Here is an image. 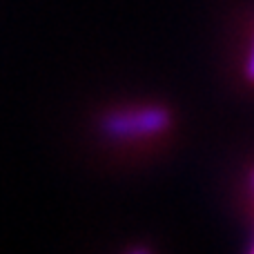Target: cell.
<instances>
[{"label":"cell","instance_id":"obj_1","mask_svg":"<svg viewBox=\"0 0 254 254\" xmlns=\"http://www.w3.org/2000/svg\"><path fill=\"white\" fill-rule=\"evenodd\" d=\"M172 114L163 105H143L131 110L110 112L101 119V134L110 140H140L167 131Z\"/></svg>","mask_w":254,"mask_h":254},{"label":"cell","instance_id":"obj_2","mask_svg":"<svg viewBox=\"0 0 254 254\" xmlns=\"http://www.w3.org/2000/svg\"><path fill=\"white\" fill-rule=\"evenodd\" d=\"M246 76L250 83H254V43L250 47V54H248V63H246Z\"/></svg>","mask_w":254,"mask_h":254},{"label":"cell","instance_id":"obj_3","mask_svg":"<svg viewBox=\"0 0 254 254\" xmlns=\"http://www.w3.org/2000/svg\"><path fill=\"white\" fill-rule=\"evenodd\" d=\"M252 188H254V172H252Z\"/></svg>","mask_w":254,"mask_h":254},{"label":"cell","instance_id":"obj_4","mask_svg":"<svg viewBox=\"0 0 254 254\" xmlns=\"http://www.w3.org/2000/svg\"><path fill=\"white\" fill-rule=\"evenodd\" d=\"M252 252H254V246H252Z\"/></svg>","mask_w":254,"mask_h":254}]
</instances>
